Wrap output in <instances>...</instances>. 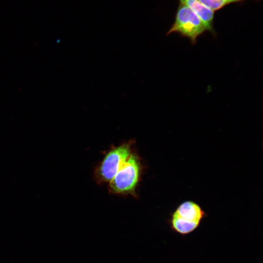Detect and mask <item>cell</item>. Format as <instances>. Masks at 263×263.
I'll return each instance as SVG.
<instances>
[{
  "label": "cell",
  "mask_w": 263,
  "mask_h": 263,
  "mask_svg": "<svg viewBox=\"0 0 263 263\" xmlns=\"http://www.w3.org/2000/svg\"><path fill=\"white\" fill-rule=\"evenodd\" d=\"M207 216L199 204L191 200L185 201L170 214L169 224L173 232L186 235L195 230Z\"/></svg>",
  "instance_id": "obj_1"
},
{
  "label": "cell",
  "mask_w": 263,
  "mask_h": 263,
  "mask_svg": "<svg viewBox=\"0 0 263 263\" xmlns=\"http://www.w3.org/2000/svg\"><path fill=\"white\" fill-rule=\"evenodd\" d=\"M141 172L140 159L136 154L132 152L109 183L110 192L115 194H135Z\"/></svg>",
  "instance_id": "obj_2"
},
{
  "label": "cell",
  "mask_w": 263,
  "mask_h": 263,
  "mask_svg": "<svg viewBox=\"0 0 263 263\" xmlns=\"http://www.w3.org/2000/svg\"><path fill=\"white\" fill-rule=\"evenodd\" d=\"M207 28L199 16L185 4L179 3L173 23L166 33L168 36L176 33L181 37L188 38L192 45Z\"/></svg>",
  "instance_id": "obj_3"
},
{
  "label": "cell",
  "mask_w": 263,
  "mask_h": 263,
  "mask_svg": "<svg viewBox=\"0 0 263 263\" xmlns=\"http://www.w3.org/2000/svg\"><path fill=\"white\" fill-rule=\"evenodd\" d=\"M132 143H123L110 150L104 156L95 170L96 180L109 183L132 152Z\"/></svg>",
  "instance_id": "obj_4"
},
{
  "label": "cell",
  "mask_w": 263,
  "mask_h": 263,
  "mask_svg": "<svg viewBox=\"0 0 263 263\" xmlns=\"http://www.w3.org/2000/svg\"><path fill=\"white\" fill-rule=\"evenodd\" d=\"M180 3L185 4L192 10L203 21L207 31L216 35L213 28L214 11L203 5L199 0H179Z\"/></svg>",
  "instance_id": "obj_5"
},
{
  "label": "cell",
  "mask_w": 263,
  "mask_h": 263,
  "mask_svg": "<svg viewBox=\"0 0 263 263\" xmlns=\"http://www.w3.org/2000/svg\"><path fill=\"white\" fill-rule=\"evenodd\" d=\"M207 7L215 11L232 3L239 2L244 0H199Z\"/></svg>",
  "instance_id": "obj_6"
}]
</instances>
